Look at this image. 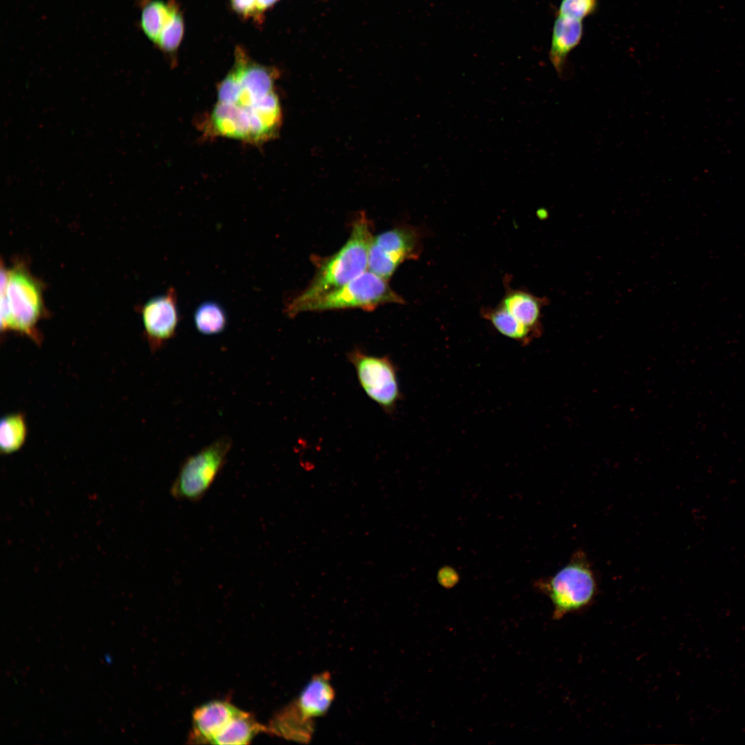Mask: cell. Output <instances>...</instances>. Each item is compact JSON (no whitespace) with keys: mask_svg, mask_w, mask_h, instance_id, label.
<instances>
[{"mask_svg":"<svg viewBox=\"0 0 745 745\" xmlns=\"http://www.w3.org/2000/svg\"><path fill=\"white\" fill-rule=\"evenodd\" d=\"M172 4L173 1L166 3L162 1L153 0L145 5L141 11V28L148 38L155 43L171 15Z\"/></svg>","mask_w":745,"mask_h":745,"instance_id":"cell-17","label":"cell"},{"mask_svg":"<svg viewBox=\"0 0 745 745\" xmlns=\"http://www.w3.org/2000/svg\"><path fill=\"white\" fill-rule=\"evenodd\" d=\"M278 0H257L259 11L263 12L266 9L273 6Z\"/></svg>","mask_w":745,"mask_h":745,"instance_id":"cell-21","label":"cell"},{"mask_svg":"<svg viewBox=\"0 0 745 745\" xmlns=\"http://www.w3.org/2000/svg\"><path fill=\"white\" fill-rule=\"evenodd\" d=\"M583 34L582 21L557 14L553 29L550 59L559 74L563 72L568 56L580 43Z\"/></svg>","mask_w":745,"mask_h":745,"instance_id":"cell-12","label":"cell"},{"mask_svg":"<svg viewBox=\"0 0 745 745\" xmlns=\"http://www.w3.org/2000/svg\"><path fill=\"white\" fill-rule=\"evenodd\" d=\"M230 3L232 10L244 18L259 19L261 17L257 0H230Z\"/></svg>","mask_w":745,"mask_h":745,"instance_id":"cell-20","label":"cell"},{"mask_svg":"<svg viewBox=\"0 0 745 745\" xmlns=\"http://www.w3.org/2000/svg\"><path fill=\"white\" fill-rule=\"evenodd\" d=\"M231 446L230 438L224 436L187 457L171 484V497L178 501H200L226 464Z\"/></svg>","mask_w":745,"mask_h":745,"instance_id":"cell-5","label":"cell"},{"mask_svg":"<svg viewBox=\"0 0 745 745\" xmlns=\"http://www.w3.org/2000/svg\"><path fill=\"white\" fill-rule=\"evenodd\" d=\"M370 221L360 215L346 244L334 255L319 260L307 288L292 299L285 308L288 317L298 315L306 304L335 290L368 270L369 247L372 239Z\"/></svg>","mask_w":745,"mask_h":745,"instance_id":"cell-1","label":"cell"},{"mask_svg":"<svg viewBox=\"0 0 745 745\" xmlns=\"http://www.w3.org/2000/svg\"><path fill=\"white\" fill-rule=\"evenodd\" d=\"M516 321L537 337L541 333L542 310L546 299L537 297L522 289H513L507 285L506 292L499 303Z\"/></svg>","mask_w":745,"mask_h":745,"instance_id":"cell-11","label":"cell"},{"mask_svg":"<svg viewBox=\"0 0 745 745\" xmlns=\"http://www.w3.org/2000/svg\"><path fill=\"white\" fill-rule=\"evenodd\" d=\"M44 315L42 287L26 266L1 270V329L14 331L40 342L37 330Z\"/></svg>","mask_w":745,"mask_h":745,"instance_id":"cell-2","label":"cell"},{"mask_svg":"<svg viewBox=\"0 0 745 745\" xmlns=\"http://www.w3.org/2000/svg\"><path fill=\"white\" fill-rule=\"evenodd\" d=\"M261 733H267V726L257 721L249 712L241 710L228 727L214 740L212 744H248Z\"/></svg>","mask_w":745,"mask_h":745,"instance_id":"cell-13","label":"cell"},{"mask_svg":"<svg viewBox=\"0 0 745 745\" xmlns=\"http://www.w3.org/2000/svg\"><path fill=\"white\" fill-rule=\"evenodd\" d=\"M184 32L181 12L173 1L171 15L164 26L156 44L167 54H173L178 49Z\"/></svg>","mask_w":745,"mask_h":745,"instance_id":"cell-18","label":"cell"},{"mask_svg":"<svg viewBox=\"0 0 745 745\" xmlns=\"http://www.w3.org/2000/svg\"><path fill=\"white\" fill-rule=\"evenodd\" d=\"M403 302L386 280L366 270L341 287L304 304L299 314L355 308L371 310L381 304Z\"/></svg>","mask_w":745,"mask_h":745,"instance_id":"cell-6","label":"cell"},{"mask_svg":"<svg viewBox=\"0 0 745 745\" xmlns=\"http://www.w3.org/2000/svg\"><path fill=\"white\" fill-rule=\"evenodd\" d=\"M103 658H104V660H105L106 663H107L108 664H112V657L109 653H106Z\"/></svg>","mask_w":745,"mask_h":745,"instance_id":"cell-22","label":"cell"},{"mask_svg":"<svg viewBox=\"0 0 745 745\" xmlns=\"http://www.w3.org/2000/svg\"><path fill=\"white\" fill-rule=\"evenodd\" d=\"M347 358L366 395L385 413L392 414L401 399L397 368L387 355H370L355 348Z\"/></svg>","mask_w":745,"mask_h":745,"instance_id":"cell-7","label":"cell"},{"mask_svg":"<svg viewBox=\"0 0 745 745\" xmlns=\"http://www.w3.org/2000/svg\"><path fill=\"white\" fill-rule=\"evenodd\" d=\"M27 425L21 413L5 415L0 424V448L2 453L10 454L18 450L27 437Z\"/></svg>","mask_w":745,"mask_h":745,"instance_id":"cell-16","label":"cell"},{"mask_svg":"<svg viewBox=\"0 0 745 745\" xmlns=\"http://www.w3.org/2000/svg\"><path fill=\"white\" fill-rule=\"evenodd\" d=\"M597 0H562L557 14L582 21L595 12Z\"/></svg>","mask_w":745,"mask_h":745,"instance_id":"cell-19","label":"cell"},{"mask_svg":"<svg viewBox=\"0 0 745 745\" xmlns=\"http://www.w3.org/2000/svg\"><path fill=\"white\" fill-rule=\"evenodd\" d=\"M419 232L414 228L400 226L372 237L368 258V270L385 280L391 277L406 259L418 257Z\"/></svg>","mask_w":745,"mask_h":745,"instance_id":"cell-8","label":"cell"},{"mask_svg":"<svg viewBox=\"0 0 745 745\" xmlns=\"http://www.w3.org/2000/svg\"><path fill=\"white\" fill-rule=\"evenodd\" d=\"M330 675H315L297 698L277 712L267 726L268 733L288 740L308 743L314 733L315 719L324 716L335 699Z\"/></svg>","mask_w":745,"mask_h":745,"instance_id":"cell-3","label":"cell"},{"mask_svg":"<svg viewBox=\"0 0 745 745\" xmlns=\"http://www.w3.org/2000/svg\"><path fill=\"white\" fill-rule=\"evenodd\" d=\"M145 336L155 352L176 335L180 321L177 294L173 287L147 301L141 309Z\"/></svg>","mask_w":745,"mask_h":745,"instance_id":"cell-9","label":"cell"},{"mask_svg":"<svg viewBox=\"0 0 745 745\" xmlns=\"http://www.w3.org/2000/svg\"><path fill=\"white\" fill-rule=\"evenodd\" d=\"M241 709L231 703L214 700L197 708L192 714L189 740L193 744H210L230 724Z\"/></svg>","mask_w":745,"mask_h":745,"instance_id":"cell-10","label":"cell"},{"mask_svg":"<svg viewBox=\"0 0 745 745\" xmlns=\"http://www.w3.org/2000/svg\"><path fill=\"white\" fill-rule=\"evenodd\" d=\"M194 324L200 333L212 335L223 332L228 324V317L223 307L215 301L201 303L193 315Z\"/></svg>","mask_w":745,"mask_h":745,"instance_id":"cell-15","label":"cell"},{"mask_svg":"<svg viewBox=\"0 0 745 745\" xmlns=\"http://www.w3.org/2000/svg\"><path fill=\"white\" fill-rule=\"evenodd\" d=\"M482 317L490 321L502 335L523 344H528L533 334L516 321L501 306L485 308L481 310Z\"/></svg>","mask_w":745,"mask_h":745,"instance_id":"cell-14","label":"cell"},{"mask_svg":"<svg viewBox=\"0 0 745 745\" xmlns=\"http://www.w3.org/2000/svg\"><path fill=\"white\" fill-rule=\"evenodd\" d=\"M535 586L552 602L555 619L584 610L595 602L599 591L594 569L581 550L575 551L554 575L536 582Z\"/></svg>","mask_w":745,"mask_h":745,"instance_id":"cell-4","label":"cell"}]
</instances>
